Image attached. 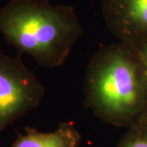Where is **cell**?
I'll list each match as a JSON object with an SVG mask.
<instances>
[{
	"mask_svg": "<svg viewBox=\"0 0 147 147\" xmlns=\"http://www.w3.org/2000/svg\"><path fill=\"white\" fill-rule=\"evenodd\" d=\"M146 86V70L137 48L119 41L91 58L84 81L85 102L106 123L133 126L145 104Z\"/></svg>",
	"mask_w": 147,
	"mask_h": 147,
	"instance_id": "cell-1",
	"label": "cell"
},
{
	"mask_svg": "<svg viewBox=\"0 0 147 147\" xmlns=\"http://www.w3.org/2000/svg\"><path fill=\"white\" fill-rule=\"evenodd\" d=\"M117 147H147V127L131 126Z\"/></svg>",
	"mask_w": 147,
	"mask_h": 147,
	"instance_id": "cell-6",
	"label": "cell"
},
{
	"mask_svg": "<svg viewBox=\"0 0 147 147\" xmlns=\"http://www.w3.org/2000/svg\"><path fill=\"white\" fill-rule=\"evenodd\" d=\"M137 50L141 58H142V62H143L144 65H145V68H146L147 74V41L143 42L142 47L140 49L137 48Z\"/></svg>",
	"mask_w": 147,
	"mask_h": 147,
	"instance_id": "cell-7",
	"label": "cell"
},
{
	"mask_svg": "<svg viewBox=\"0 0 147 147\" xmlns=\"http://www.w3.org/2000/svg\"><path fill=\"white\" fill-rule=\"evenodd\" d=\"M81 137L74 123H61L52 131L43 132L27 127L11 147H79Z\"/></svg>",
	"mask_w": 147,
	"mask_h": 147,
	"instance_id": "cell-5",
	"label": "cell"
},
{
	"mask_svg": "<svg viewBox=\"0 0 147 147\" xmlns=\"http://www.w3.org/2000/svg\"><path fill=\"white\" fill-rule=\"evenodd\" d=\"M107 26L122 42L135 44L147 35V0H102Z\"/></svg>",
	"mask_w": 147,
	"mask_h": 147,
	"instance_id": "cell-4",
	"label": "cell"
},
{
	"mask_svg": "<svg viewBox=\"0 0 147 147\" xmlns=\"http://www.w3.org/2000/svg\"><path fill=\"white\" fill-rule=\"evenodd\" d=\"M0 33L17 55L30 56L38 65H62L83 34L72 7L45 0H10L0 7Z\"/></svg>",
	"mask_w": 147,
	"mask_h": 147,
	"instance_id": "cell-2",
	"label": "cell"
},
{
	"mask_svg": "<svg viewBox=\"0 0 147 147\" xmlns=\"http://www.w3.org/2000/svg\"><path fill=\"white\" fill-rule=\"evenodd\" d=\"M45 88L20 56L0 51V132L40 105Z\"/></svg>",
	"mask_w": 147,
	"mask_h": 147,
	"instance_id": "cell-3",
	"label": "cell"
}]
</instances>
